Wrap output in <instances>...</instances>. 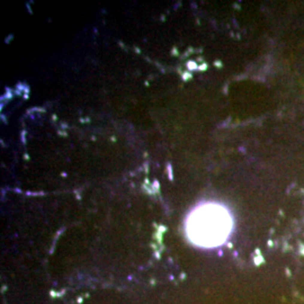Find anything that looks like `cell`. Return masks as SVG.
Instances as JSON below:
<instances>
[{
  "label": "cell",
  "instance_id": "obj_1",
  "mask_svg": "<svg viewBox=\"0 0 304 304\" xmlns=\"http://www.w3.org/2000/svg\"><path fill=\"white\" fill-rule=\"evenodd\" d=\"M233 219L224 205L204 203L187 215L185 231L189 241L202 248H216L228 240Z\"/></svg>",
  "mask_w": 304,
  "mask_h": 304
}]
</instances>
